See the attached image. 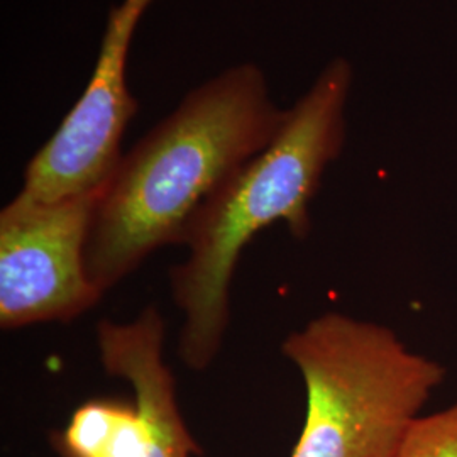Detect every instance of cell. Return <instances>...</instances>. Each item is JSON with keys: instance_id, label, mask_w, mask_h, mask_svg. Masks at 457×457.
<instances>
[{"instance_id": "6da1fadb", "label": "cell", "mask_w": 457, "mask_h": 457, "mask_svg": "<svg viewBox=\"0 0 457 457\" xmlns=\"http://www.w3.org/2000/svg\"><path fill=\"white\" fill-rule=\"evenodd\" d=\"M285 115L260 66H230L122 154L85 247L87 275L98 292L114 288L160 247L183 245L200 207L271 143Z\"/></svg>"}, {"instance_id": "7a4b0ae2", "label": "cell", "mask_w": 457, "mask_h": 457, "mask_svg": "<svg viewBox=\"0 0 457 457\" xmlns=\"http://www.w3.org/2000/svg\"><path fill=\"white\" fill-rule=\"evenodd\" d=\"M349 87V63L332 62L287 111L271 143L239 166L190 222L183 243L188 258L170 271L183 315L179 354L190 370H207L220 351L230 319V281L245 245L278 220L295 237L311 232L312 198L343 151Z\"/></svg>"}, {"instance_id": "3957f363", "label": "cell", "mask_w": 457, "mask_h": 457, "mask_svg": "<svg viewBox=\"0 0 457 457\" xmlns=\"http://www.w3.org/2000/svg\"><path fill=\"white\" fill-rule=\"evenodd\" d=\"M307 415L292 457H398L445 368L410 351L390 327L339 312L290 334Z\"/></svg>"}, {"instance_id": "277c9868", "label": "cell", "mask_w": 457, "mask_h": 457, "mask_svg": "<svg viewBox=\"0 0 457 457\" xmlns=\"http://www.w3.org/2000/svg\"><path fill=\"white\" fill-rule=\"evenodd\" d=\"M163 317L153 305L128 324H98L102 366L131 385L134 400L85 402L49 437L60 457H192L202 453L179 410L175 376L163 361Z\"/></svg>"}, {"instance_id": "5b68a950", "label": "cell", "mask_w": 457, "mask_h": 457, "mask_svg": "<svg viewBox=\"0 0 457 457\" xmlns=\"http://www.w3.org/2000/svg\"><path fill=\"white\" fill-rule=\"evenodd\" d=\"M104 190L49 205L12 200L0 212V327L70 322L102 294L85 266V247Z\"/></svg>"}, {"instance_id": "8992f818", "label": "cell", "mask_w": 457, "mask_h": 457, "mask_svg": "<svg viewBox=\"0 0 457 457\" xmlns=\"http://www.w3.org/2000/svg\"><path fill=\"white\" fill-rule=\"evenodd\" d=\"M153 0H122L109 12L96 70L48 143L24 171L19 198L58 204L105 188L122 158L120 141L137 111L126 85L132 34Z\"/></svg>"}, {"instance_id": "52a82bcc", "label": "cell", "mask_w": 457, "mask_h": 457, "mask_svg": "<svg viewBox=\"0 0 457 457\" xmlns=\"http://www.w3.org/2000/svg\"><path fill=\"white\" fill-rule=\"evenodd\" d=\"M398 457H457V403L420 415L410 427Z\"/></svg>"}]
</instances>
